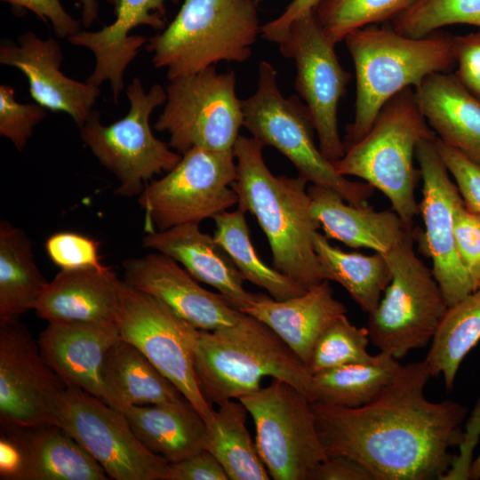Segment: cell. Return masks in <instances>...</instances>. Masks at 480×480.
Segmentation results:
<instances>
[{"label": "cell", "instance_id": "6da1fadb", "mask_svg": "<svg viewBox=\"0 0 480 480\" xmlns=\"http://www.w3.org/2000/svg\"><path fill=\"white\" fill-rule=\"evenodd\" d=\"M430 378L424 361L413 362L364 405L311 402L327 456L356 460L373 480H442L453 460L450 449L461 440L467 408L428 400Z\"/></svg>", "mask_w": 480, "mask_h": 480}, {"label": "cell", "instance_id": "7a4b0ae2", "mask_svg": "<svg viewBox=\"0 0 480 480\" xmlns=\"http://www.w3.org/2000/svg\"><path fill=\"white\" fill-rule=\"evenodd\" d=\"M263 147L243 135L234 146L237 176L232 188L237 207L258 221L270 246L273 268L308 291L325 280L313 244L320 224L311 212L308 181L274 175L265 164Z\"/></svg>", "mask_w": 480, "mask_h": 480}, {"label": "cell", "instance_id": "3957f363", "mask_svg": "<svg viewBox=\"0 0 480 480\" xmlns=\"http://www.w3.org/2000/svg\"><path fill=\"white\" fill-rule=\"evenodd\" d=\"M344 41L356 84L354 119L345 128V151L369 132L394 95L417 88L431 74L450 73L456 65L455 36L446 33L412 38L391 25L372 24L352 31Z\"/></svg>", "mask_w": 480, "mask_h": 480}, {"label": "cell", "instance_id": "277c9868", "mask_svg": "<svg viewBox=\"0 0 480 480\" xmlns=\"http://www.w3.org/2000/svg\"><path fill=\"white\" fill-rule=\"evenodd\" d=\"M195 372L211 404L253 393L266 377L286 381L313 401V374L307 365L270 327L245 313L235 324L200 330Z\"/></svg>", "mask_w": 480, "mask_h": 480}, {"label": "cell", "instance_id": "5b68a950", "mask_svg": "<svg viewBox=\"0 0 480 480\" xmlns=\"http://www.w3.org/2000/svg\"><path fill=\"white\" fill-rule=\"evenodd\" d=\"M436 134L418 102L415 89L408 87L380 108L369 132L335 163L343 176H355L380 190L407 228L420 212L415 199L418 176L413 163L417 144Z\"/></svg>", "mask_w": 480, "mask_h": 480}, {"label": "cell", "instance_id": "8992f818", "mask_svg": "<svg viewBox=\"0 0 480 480\" xmlns=\"http://www.w3.org/2000/svg\"><path fill=\"white\" fill-rule=\"evenodd\" d=\"M252 0H184L172 21L148 39L152 64L168 80L220 61L244 62L261 26Z\"/></svg>", "mask_w": 480, "mask_h": 480}, {"label": "cell", "instance_id": "52a82bcc", "mask_svg": "<svg viewBox=\"0 0 480 480\" xmlns=\"http://www.w3.org/2000/svg\"><path fill=\"white\" fill-rule=\"evenodd\" d=\"M277 72L268 61L259 65L255 92L242 100L244 126L263 146H271L295 166L298 176L313 185L333 189L354 205L367 204L374 188L340 174L316 147L314 125L306 105L297 96L285 98Z\"/></svg>", "mask_w": 480, "mask_h": 480}, {"label": "cell", "instance_id": "ba28073f", "mask_svg": "<svg viewBox=\"0 0 480 480\" xmlns=\"http://www.w3.org/2000/svg\"><path fill=\"white\" fill-rule=\"evenodd\" d=\"M413 233L382 254L392 278L366 326L370 341L396 359L432 341L448 308L432 270L414 252Z\"/></svg>", "mask_w": 480, "mask_h": 480}, {"label": "cell", "instance_id": "9c48e42d", "mask_svg": "<svg viewBox=\"0 0 480 480\" xmlns=\"http://www.w3.org/2000/svg\"><path fill=\"white\" fill-rule=\"evenodd\" d=\"M130 102L126 116L103 125L97 110H92L80 128V137L102 166L118 180V196H140L148 180L161 172H168L180 161L182 155L151 131L149 116L154 109L165 103L166 92L154 84L148 92L141 81L134 77L125 90Z\"/></svg>", "mask_w": 480, "mask_h": 480}, {"label": "cell", "instance_id": "30bf717a", "mask_svg": "<svg viewBox=\"0 0 480 480\" xmlns=\"http://www.w3.org/2000/svg\"><path fill=\"white\" fill-rule=\"evenodd\" d=\"M236 176L234 149H189L174 168L148 183L139 196L147 233L199 224L232 208L238 203L232 188Z\"/></svg>", "mask_w": 480, "mask_h": 480}, {"label": "cell", "instance_id": "8fae6325", "mask_svg": "<svg viewBox=\"0 0 480 480\" xmlns=\"http://www.w3.org/2000/svg\"><path fill=\"white\" fill-rule=\"evenodd\" d=\"M236 82L233 70L219 73L214 65L169 80L155 129L167 132L169 146L180 155L193 148L233 150L244 125Z\"/></svg>", "mask_w": 480, "mask_h": 480}, {"label": "cell", "instance_id": "7c38bea8", "mask_svg": "<svg viewBox=\"0 0 480 480\" xmlns=\"http://www.w3.org/2000/svg\"><path fill=\"white\" fill-rule=\"evenodd\" d=\"M116 323L120 337L140 349L209 425L215 410L202 395L195 372L200 330L124 280L120 282Z\"/></svg>", "mask_w": 480, "mask_h": 480}, {"label": "cell", "instance_id": "4fadbf2b", "mask_svg": "<svg viewBox=\"0 0 480 480\" xmlns=\"http://www.w3.org/2000/svg\"><path fill=\"white\" fill-rule=\"evenodd\" d=\"M252 417L256 446L275 480H309L316 466L328 458L308 398L279 379L240 397Z\"/></svg>", "mask_w": 480, "mask_h": 480}, {"label": "cell", "instance_id": "5bb4252c", "mask_svg": "<svg viewBox=\"0 0 480 480\" xmlns=\"http://www.w3.org/2000/svg\"><path fill=\"white\" fill-rule=\"evenodd\" d=\"M281 54L294 60L295 89L305 101L322 154L333 164L345 155L338 130V106L351 75L340 63L314 11L294 20L278 44Z\"/></svg>", "mask_w": 480, "mask_h": 480}, {"label": "cell", "instance_id": "9a60e30c", "mask_svg": "<svg viewBox=\"0 0 480 480\" xmlns=\"http://www.w3.org/2000/svg\"><path fill=\"white\" fill-rule=\"evenodd\" d=\"M64 428L115 480H165L168 461L148 450L124 413L78 388L67 387L57 415Z\"/></svg>", "mask_w": 480, "mask_h": 480}, {"label": "cell", "instance_id": "2e32d148", "mask_svg": "<svg viewBox=\"0 0 480 480\" xmlns=\"http://www.w3.org/2000/svg\"><path fill=\"white\" fill-rule=\"evenodd\" d=\"M66 385L19 320L0 321V425H58Z\"/></svg>", "mask_w": 480, "mask_h": 480}, {"label": "cell", "instance_id": "e0dca14e", "mask_svg": "<svg viewBox=\"0 0 480 480\" xmlns=\"http://www.w3.org/2000/svg\"><path fill=\"white\" fill-rule=\"evenodd\" d=\"M436 137L422 139L415 150L423 181L419 208L431 270L451 307L472 292L474 286L458 254L454 236L455 211L464 202L438 154Z\"/></svg>", "mask_w": 480, "mask_h": 480}, {"label": "cell", "instance_id": "ac0fdd59", "mask_svg": "<svg viewBox=\"0 0 480 480\" xmlns=\"http://www.w3.org/2000/svg\"><path fill=\"white\" fill-rule=\"evenodd\" d=\"M1 480H107L103 468L60 426H1Z\"/></svg>", "mask_w": 480, "mask_h": 480}, {"label": "cell", "instance_id": "d6986e66", "mask_svg": "<svg viewBox=\"0 0 480 480\" xmlns=\"http://www.w3.org/2000/svg\"><path fill=\"white\" fill-rule=\"evenodd\" d=\"M122 265L128 284L160 300L199 330L235 324L244 315L220 293L200 286L176 260L161 252L127 259Z\"/></svg>", "mask_w": 480, "mask_h": 480}, {"label": "cell", "instance_id": "ffe728a7", "mask_svg": "<svg viewBox=\"0 0 480 480\" xmlns=\"http://www.w3.org/2000/svg\"><path fill=\"white\" fill-rule=\"evenodd\" d=\"M62 60V50L55 39H42L32 31L20 35L17 44L5 40L0 44V63L24 74L31 98L48 110L68 114L81 128L100 90L67 76L60 70Z\"/></svg>", "mask_w": 480, "mask_h": 480}, {"label": "cell", "instance_id": "44dd1931", "mask_svg": "<svg viewBox=\"0 0 480 480\" xmlns=\"http://www.w3.org/2000/svg\"><path fill=\"white\" fill-rule=\"evenodd\" d=\"M114 7L116 20L98 31L81 30L68 37L76 46L89 49L95 57V67L86 82L96 86L108 82L117 105L124 88V74L148 42L144 36L129 33L144 25L156 31L166 28L167 0H105ZM174 4L178 0H169Z\"/></svg>", "mask_w": 480, "mask_h": 480}, {"label": "cell", "instance_id": "7402d4cb", "mask_svg": "<svg viewBox=\"0 0 480 480\" xmlns=\"http://www.w3.org/2000/svg\"><path fill=\"white\" fill-rule=\"evenodd\" d=\"M119 337L116 322H52L40 333L37 344L66 387L81 388L102 400L100 368Z\"/></svg>", "mask_w": 480, "mask_h": 480}, {"label": "cell", "instance_id": "603a6c76", "mask_svg": "<svg viewBox=\"0 0 480 480\" xmlns=\"http://www.w3.org/2000/svg\"><path fill=\"white\" fill-rule=\"evenodd\" d=\"M142 244L181 264L195 279L214 287L240 311L255 297L244 287V279L225 250L213 236L202 232L199 224L149 232Z\"/></svg>", "mask_w": 480, "mask_h": 480}, {"label": "cell", "instance_id": "cb8c5ba5", "mask_svg": "<svg viewBox=\"0 0 480 480\" xmlns=\"http://www.w3.org/2000/svg\"><path fill=\"white\" fill-rule=\"evenodd\" d=\"M241 312L270 327L308 367L317 339L347 309L324 280L303 294L284 300L256 293Z\"/></svg>", "mask_w": 480, "mask_h": 480}, {"label": "cell", "instance_id": "d4e9b609", "mask_svg": "<svg viewBox=\"0 0 480 480\" xmlns=\"http://www.w3.org/2000/svg\"><path fill=\"white\" fill-rule=\"evenodd\" d=\"M311 212L327 238L351 248H368L386 253L413 228H407L393 211L377 212L368 204L356 206L333 189L308 188Z\"/></svg>", "mask_w": 480, "mask_h": 480}, {"label": "cell", "instance_id": "484cf974", "mask_svg": "<svg viewBox=\"0 0 480 480\" xmlns=\"http://www.w3.org/2000/svg\"><path fill=\"white\" fill-rule=\"evenodd\" d=\"M121 280L110 268L60 270L48 282L35 308L52 322H116Z\"/></svg>", "mask_w": 480, "mask_h": 480}, {"label": "cell", "instance_id": "4316f807", "mask_svg": "<svg viewBox=\"0 0 480 480\" xmlns=\"http://www.w3.org/2000/svg\"><path fill=\"white\" fill-rule=\"evenodd\" d=\"M436 136L480 167V100L451 73H434L414 88Z\"/></svg>", "mask_w": 480, "mask_h": 480}, {"label": "cell", "instance_id": "83f0119b", "mask_svg": "<svg viewBox=\"0 0 480 480\" xmlns=\"http://www.w3.org/2000/svg\"><path fill=\"white\" fill-rule=\"evenodd\" d=\"M100 378L102 400L121 412L131 405L185 398L140 349L121 337L107 351Z\"/></svg>", "mask_w": 480, "mask_h": 480}, {"label": "cell", "instance_id": "f1b7e54d", "mask_svg": "<svg viewBox=\"0 0 480 480\" xmlns=\"http://www.w3.org/2000/svg\"><path fill=\"white\" fill-rule=\"evenodd\" d=\"M123 413L140 443L169 463L204 449L207 425L186 398L131 405Z\"/></svg>", "mask_w": 480, "mask_h": 480}, {"label": "cell", "instance_id": "f546056e", "mask_svg": "<svg viewBox=\"0 0 480 480\" xmlns=\"http://www.w3.org/2000/svg\"><path fill=\"white\" fill-rule=\"evenodd\" d=\"M36 265L27 234L7 220L0 222V321L19 320L35 309L47 284Z\"/></svg>", "mask_w": 480, "mask_h": 480}, {"label": "cell", "instance_id": "4dcf8cb0", "mask_svg": "<svg viewBox=\"0 0 480 480\" xmlns=\"http://www.w3.org/2000/svg\"><path fill=\"white\" fill-rule=\"evenodd\" d=\"M207 425L204 449L221 464L230 480H268L270 476L246 428L248 411L238 400L218 405Z\"/></svg>", "mask_w": 480, "mask_h": 480}, {"label": "cell", "instance_id": "1f68e13d", "mask_svg": "<svg viewBox=\"0 0 480 480\" xmlns=\"http://www.w3.org/2000/svg\"><path fill=\"white\" fill-rule=\"evenodd\" d=\"M313 244L324 279L340 284L364 312L372 313L392 278L385 257L379 252H344L318 231L313 236Z\"/></svg>", "mask_w": 480, "mask_h": 480}, {"label": "cell", "instance_id": "d6a6232c", "mask_svg": "<svg viewBox=\"0 0 480 480\" xmlns=\"http://www.w3.org/2000/svg\"><path fill=\"white\" fill-rule=\"evenodd\" d=\"M403 365L384 352L371 362L342 365L313 374V401L359 407L376 398L398 375Z\"/></svg>", "mask_w": 480, "mask_h": 480}, {"label": "cell", "instance_id": "836d02e7", "mask_svg": "<svg viewBox=\"0 0 480 480\" xmlns=\"http://www.w3.org/2000/svg\"><path fill=\"white\" fill-rule=\"evenodd\" d=\"M480 341V287L448 307L423 360L431 377L442 374L453 388L460 365Z\"/></svg>", "mask_w": 480, "mask_h": 480}, {"label": "cell", "instance_id": "e575fe53", "mask_svg": "<svg viewBox=\"0 0 480 480\" xmlns=\"http://www.w3.org/2000/svg\"><path fill=\"white\" fill-rule=\"evenodd\" d=\"M213 237L225 250L244 280L265 289L272 298L284 300L307 292L283 273L264 263L252 244L245 212L236 208L213 218Z\"/></svg>", "mask_w": 480, "mask_h": 480}, {"label": "cell", "instance_id": "d590c367", "mask_svg": "<svg viewBox=\"0 0 480 480\" xmlns=\"http://www.w3.org/2000/svg\"><path fill=\"white\" fill-rule=\"evenodd\" d=\"M414 0H321L316 18L326 37L334 44L354 30L393 20Z\"/></svg>", "mask_w": 480, "mask_h": 480}, {"label": "cell", "instance_id": "8d00e7d4", "mask_svg": "<svg viewBox=\"0 0 480 480\" xmlns=\"http://www.w3.org/2000/svg\"><path fill=\"white\" fill-rule=\"evenodd\" d=\"M452 24L472 25L480 29V0H414L391 21L396 32L412 38L427 36Z\"/></svg>", "mask_w": 480, "mask_h": 480}, {"label": "cell", "instance_id": "74e56055", "mask_svg": "<svg viewBox=\"0 0 480 480\" xmlns=\"http://www.w3.org/2000/svg\"><path fill=\"white\" fill-rule=\"evenodd\" d=\"M366 327H357L346 315L333 322L317 339L308 368L312 374L342 365L371 362L376 358L368 353Z\"/></svg>", "mask_w": 480, "mask_h": 480}, {"label": "cell", "instance_id": "f35d334b", "mask_svg": "<svg viewBox=\"0 0 480 480\" xmlns=\"http://www.w3.org/2000/svg\"><path fill=\"white\" fill-rule=\"evenodd\" d=\"M46 108L38 103L21 104L15 100L13 88L0 85V135L12 142L21 152L34 129L45 117Z\"/></svg>", "mask_w": 480, "mask_h": 480}, {"label": "cell", "instance_id": "ab89813d", "mask_svg": "<svg viewBox=\"0 0 480 480\" xmlns=\"http://www.w3.org/2000/svg\"><path fill=\"white\" fill-rule=\"evenodd\" d=\"M44 247L51 260L62 270L108 268L101 262L100 243L87 236L57 232L47 238Z\"/></svg>", "mask_w": 480, "mask_h": 480}, {"label": "cell", "instance_id": "60d3db41", "mask_svg": "<svg viewBox=\"0 0 480 480\" xmlns=\"http://www.w3.org/2000/svg\"><path fill=\"white\" fill-rule=\"evenodd\" d=\"M454 236L458 254L475 291L480 287V213L460 204L454 215Z\"/></svg>", "mask_w": 480, "mask_h": 480}, {"label": "cell", "instance_id": "b9f144b4", "mask_svg": "<svg viewBox=\"0 0 480 480\" xmlns=\"http://www.w3.org/2000/svg\"><path fill=\"white\" fill-rule=\"evenodd\" d=\"M436 145L449 173L470 212L480 213V167L454 148L436 137Z\"/></svg>", "mask_w": 480, "mask_h": 480}, {"label": "cell", "instance_id": "7bdbcfd3", "mask_svg": "<svg viewBox=\"0 0 480 480\" xmlns=\"http://www.w3.org/2000/svg\"><path fill=\"white\" fill-rule=\"evenodd\" d=\"M457 71L460 84L480 100V29L476 33L455 36Z\"/></svg>", "mask_w": 480, "mask_h": 480}, {"label": "cell", "instance_id": "ee69618b", "mask_svg": "<svg viewBox=\"0 0 480 480\" xmlns=\"http://www.w3.org/2000/svg\"><path fill=\"white\" fill-rule=\"evenodd\" d=\"M165 480H228L219 460L207 450L167 465Z\"/></svg>", "mask_w": 480, "mask_h": 480}, {"label": "cell", "instance_id": "f6af8a7d", "mask_svg": "<svg viewBox=\"0 0 480 480\" xmlns=\"http://www.w3.org/2000/svg\"><path fill=\"white\" fill-rule=\"evenodd\" d=\"M10 4L18 12L27 9L33 12L39 19L49 20L55 35L69 37L81 31V22L68 14L60 0H2Z\"/></svg>", "mask_w": 480, "mask_h": 480}, {"label": "cell", "instance_id": "bcb514c9", "mask_svg": "<svg viewBox=\"0 0 480 480\" xmlns=\"http://www.w3.org/2000/svg\"><path fill=\"white\" fill-rule=\"evenodd\" d=\"M480 436V399L468 421L466 431L459 444L460 453L453 456L449 470L442 480L469 479V472L473 463V452Z\"/></svg>", "mask_w": 480, "mask_h": 480}, {"label": "cell", "instance_id": "7dc6e473", "mask_svg": "<svg viewBox=\"0 0 480 480\" xmlns=\"http://www.w3.org/2000/svg\"><path fill=\"white\" fill-rule=\"evenodd\" d=\"M309 480H373L370 472L348 456H332L319 463Z\"/></svg>", "mask_w": 480, "mask_h": 480}, {"label": "cell", "instance_id": "c3c4849f", "mask_svg": "<svg viewBox=\"0 0 480 480\" xmlns=\"http://www.w3.org/2000/svg\"><path fill=\"white\" fill-rule=\"evenodd\" d=\"M320 1L292 0L279 17L261 26V36L267 41L279 44L285 36L291 23L300 15L314 11Z\"/></svg>", "mask_w": 480, "mask_h": 480}, {"label": "cell", "instance_id": "681fc988", "mask_svg": "<svg viewBox=\"0 0 480 480\" xmlns=\"http://www.w3.org/2000/svg\"><path fill=\"white\" fill-rule=\"evenodd\" d=\"M79 2L82 8V25L90 28L99 20V4L96 0H79Z\"/></svg>", "mask_w": 480, "mask_h": 480}, {"label": "cell", "instance_id": "f907efd6", "mask_svg": "<svg viewBox=\"0 0 480 480\" xmlns=\"http://www.w3.org/2000/svg\"><path fill=\"white\" fill-rule=\"evenodd\" d=\"M469 479L480 480V453L476 459L473 460L469 472Z\"/></svg>", "mask_w": 480, "mask_h": 480}, {"label": "cell", "instance_id": "816d5d0a", "mask_svg": "<svg viewBox=\"0 0 480 480\" xmlns=\"http://www.w3.org/2000/svg\"><path fill=\"white\" fill-rule=\"evenodd\" d=\"M253 2H255L256 4L261 0H252Z\"/></svg>", "mask_w": 480, "mask_h": 480}]
</instances>
